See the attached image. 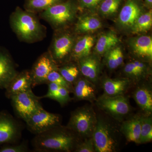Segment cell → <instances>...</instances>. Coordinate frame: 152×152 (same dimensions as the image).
Returning <instances> with one entry per match:
<instances>
[{
    "mask_svg": "<svg viewBox=\"0 0 152 152\" xmlns=\"http://www.w3.org/2000/svg\"><path fill=\"white\" fill-rule=\"evenodd\" d=\"M58 71L65 80L72 86L80 77V73L77 64L69 61L58 66Z\"/></svg>",
    "mask_w": 152,
    "mask_h": 152,
    "instance_id": "25",
    "label": "cell"
},
{
    "mask_svg": "<svg viewBox=\"0 0 152 152\" xmlns=\"http://www.w3.org/2000/svg\"><path fill=\"white\" fill-rule=\"evenodd\" d=\"M152 140V119L151 115L141 116L140 143L145 144L151 141Z\"/></svg>",
    "mask_w": 152,
    "mask_h": 152,
    "instance_id": "29",
    "label": "cell"
},
{
    "mask_svg": "<svg viewBox=\"0 0 152 152\" xmlns=\"http://www.w3.org/2000/svg\"><path fill=\"white\" fill-rule=\"evenodd\" d=\"M142 14V9L136 0H127L123 6L118 18V23L124 29H131Z\"/></svg>",
    "mask_w": 152,
    "mask_h": 152,
    "instance_id": "12",
    "label": "cell"
},
{
    "mask_svg": "<svg viewBox=\"0 0 152 152\" xmlns=\"http://www.w3.org/2000/svg\"><path fill=\"white\" fill-rule=\"evenodd\" d=\"M74 99L77 101L93 102L96 100L94 84L84 77H79L73 85Z\"/></svg>",
    "mask_w": 152,
    "mask_h": 152,
    "instance_id": "16",
    "label": "cell"
},
{
    "mask_svg": "<svg viewBox=\"0 0 152 152\" xmlns=\"http://www.w3.org/2000/svg\"><path fill=\"white\" fill-rule=\"evenodd\" d=\"M11 27L20 40L27 43L42 40L46 35V28L36 14L17 7L10 17Z\"/></svg>",
    "mask_w": 152,
    "mask_h": 152,
    "instance_id": "2",
    "label": "cell"
},
{
    "mask_svg": "<svg viewBox=\"0 0 152 152\" xmlns=\"http://www.w3.org/2000/svg\"><path fill=\"white\" fill-rule=\"evenodd\" d=\"M102 26V23L97 17L93 15H84L79 17L75 25V30L80 34L91 32Z\"/></svg>",
    "mask_w": 152,
    "mask_h": 152,
    "instance_id": "23",
    "label": "cell"
},
{
    "mask_svg": "<svg viewBox=\"0 0 152 152\" xmlns=\"http://www.w3.org/2000/svg\"><path fill=\"white\" fill-rule=\"evenodd\" d=\"M20 125L10 114L0 113V145L15 143L21 137Z\"/></svg>",
    "mask_w": 152,
    "mask_h": 152,
    "instance_id": "11",
    "label": "cell"
},
{
    "mask_svg": "<svg viewBox=\"0 0 152 152\" xmlns=\"http://www.w3.org/2000/svg\"><path fill=\"white\" fill-rule=\"evenodd\" d=\"M133 97L138 105L144 112V115H151L152 92L151 87L146 85L139 86L134 92Z\"/></svg>",
    "mask_w": 152,
    "mask_h": 152,
    "instance_id": "20",
    "label": "cell"
},
{
    "mask_svg": "<svg viewBox=\"0 0 152 152\" xmlns=\"http://www.w3.org/2000/svg\"><path fill=\"white\" fill-rule=\"evenodd\" d=\"M97 122V115L89 105L78 108L71 113L67 127L81 140L92 137Z\"/></svg>",
    "mask_w": 152,
    "mask_h": 152,
    "instance_id": "4",
    "label": "cell"
},
{
    "mask_svg": "<svg viewBox=\"0 0 152 152\" xmlns=\"http://www.w3.org/2000/svg\"><path fill=\"white\" fill-rule=\"evenodd\" d=\"M141 116L137 115L123 122L120 131L129 142L140 143Z\"/></svg>",
    "mask_w": 152,
    "mask_h": 152,
    "instance_id": "18",
    "label": "cell"
},
{
    "mask_svg": "<svg viewBox=\"0 0 152 152\" xmlns=\"http://www.w3.org/2000/svg\"><path fill=\"white\" fill-rule=\"evenodd\" d=\"M152 25V12L151 10L139 17L131 28V31L133 34L146 32L151 28Z\"/></svg>",
    "mask_w": 152,
    "mask_h": 152,
    "instance_id": "27",
    "label": "cell"
},
{
    "mask_svg": "<svg viewBox=\"0 0 152 152\" xmlns=\"http://www.w3.org/2000/svg\"><path fill=\"white\" fill-rule=\"evenodd\" d=\"M74 152H95L94 144L92 137L82 139L76 146Z\"/></svg>",
    "mask_w": 152,
    "mask_h": 152,
    "instance_id": "33",
    "label": "cell"
},
{
    "mask_svg": "<svg viewBox=\"0 0 152 152\" xmlns=\"http://www.w3.org/2000/svg\"><path fill=\"white\" fill-rule=\"evenodd\" d=\"M102 0H77L79 7L82 8L94 9L99 5Z\"/></svg>",
    "mask_w": 152,
    "mask_h": 152,
    "instance_id": "35",
    "label": "cell"
},
{
    "mask_svg": "<svg viewBox=\"0 0 152 152\" xmlns=\"http://www.w3.org/2000/svg\"><path fill=\"white\" fill-rule=\"evenodd\" d=\"M64 0H26L25 10L37 13L41 12Z\"/></svg>",
    "mask_w": 152,
    "mask_h": 152,
    "instance_id": "26",
    "label": "cell"
},
{
    "mask_svg": "<svg viewBox=\"0 0 152 152\" xmlns=\"http://www.w3.org/2000/svg\"><path fill=\"white\" fill-rule=\"evenodd\" d=\"M49 83H53L60 86L64 87L67 89L70 93H72L73 86L65 80L58 70H54L49 74L47 77V84Z\"/></svg>",
    "mask_w": 152,
    "mask_h": 152,
    "instance_id": "31",
    "label": "cell"
},
{
    "mask_svg": "<svg viewBox=\"0 0 152 152\" xmlns=\"http://www.w3.org/2000/svg\"><path fill=\"white\" fill-rule=\"evenodd\" d=\"M133 53L140 58L151 61L152 58V39L150 36L134 38L130 42Z\"/></svg>",
    "mask_w": 152,
    "mask_h": 152,
    "instance_id": "17",
    "label": "cell"
},
{
    "mask_svg": "<svg viewBox=\"0 0 152 152\" xmlns=\"http://www.w3.org/2000/svg\"><path fill=\"white\" fill-rule=\"evenodd\" d=\"M78 7L74 0H64L41 12L40 16L55 31L64 30L75 21Z\"/></svg>",
    "mask_w": 152,
    "mask_h": 152,
    "instance_id": "3",
    "label": "cell"
},
{
    "mask_svg": "<svg viewBox=\"0 0 152 152\" xmlns=\"http://www.w3.org/2000/svg\"><path fill=\"white\" fill-rule=\"evenodd\" d=\"M109 122L97 116V122L92 136L96 152L117 151L119 146L118 133Z\"/></svg>",
    "mask_w": 152,
    "mask_h": 152,
    "instance_id": "5",
    "label": "cell"
},
{
    "mask_svg": "<svg viewBox=\"0 0 152 152\" xmlns=\"http://www.w3.org/2000/svg\"><path fill=\"white\" fill-rule=\"evenodd\" d=\"M61 121L62 117L59 114L50 113L42 108L25 122L28 129L37 135L61 125Z\"/></svg>",
    "mask_w": 152,
    "mask_h": 152,
    "instance_id": "9",
    "label": "cell"
},
{
    "mask_svg": "<svg viewBox=\"0 0 152 152\" xmlns=\"http://www.w3.org/2000/svg\"><path fill=\"white\" fill-rule=\"evenodd\" d=\"M105 55L106 64L110 69H115L122 64L124 54L121 47L116 46L107 52Z\"/></svg>",
    "mask_w": 152,
    "mask_h": 152,
    "instance_id": "28",
    "label": "cell"
},
{
    "mask_svg": "<svg viewBox=\"0 0 152 152\" xmlns=\"http://www.w3.org/2000/svg\"><path fill=\"white\" fill-rule=\"evenodd\" d=\"M70 93V92L67 89L64 87L60 86L58 89L57 90L49 99L57 101L61 106H64L72 100Z\"/></svg>",
    "mask_w": 152,
    "mask_h": 152,
    "instance_id": "32",
    "label": "cell"
},
{
    "mask_svg": "<svg viewBox=\"0 0 152 152\" xmlns=\"http://www.w3.org/2000/svg\"><path fill=\"white\" fill-rule=\"evenodd\" d=\"M122 0H102L99 5V12L103 15L109 16L116 12Z\"/></svg>",
    "mask_w": 152,
    "mask_h": 152,
    "instance_id": "30",
    "label": "cell"
},
{
    "mask_svg": "<svg viewBox=\"0 0 152 152\" xmlns=\"http://www.w3.org/2000/svg\"><path fill=\"white\" fill-rule=\"evenodd\" d=\"M10 99L15 113L25 122L43 108L40 99L34 94L32 89L14 95Z\"/></svg>",
    "mask_w": 152,
    "mask_h": 152,
    "instance_id": "7",
    "label": "cell"
},
{
    "mask_svg": "<svg viewBox=\"0 0 152 152\" xmlns=\"http://www.w3.org/2000/svg\"><path fill=\"white\" fill-rule=\"evenodd\" d=\"M58 66L55 62L48 51L44 53L38 58L31 71L32 87L47 84L49 74L58 70Z\"/></svg>",
    "mask_w": 152,
    "mask_h": 152,
    "instance_id": "10",
    "label": "cell"
},
{
    "mask_svg": "<svg viewBox=\"0 0 152 152\" xmlns=\"http://www.w3.org/2000/svg\"><path fill=\"white\" fill-rule=\"evenodd\" d=\"M116 34L113 31H109L101 35L95 47V50L99 55H105L110 50L115 47L119 42Z\"/></svg>",
    "mask_w": 152,
    "mask_h": 152,
    "instance_id": "24",
    "label": "cell"
},
{
    "mask_svg": "<svg viewBox=\"0 0 152 152\" xmlns=\"http://www.w3.org/2000/svg\"><path fill=\"white\" fill-rule=\"evenodd\" d=\"M77 62L80 72L83 77L94 84L97 83L100 70V63L97 57L90 55Z\"/></svg>",
    "mask_w": 152,
    "mask_h": 152,
    "instance_id": "13",
    "label": "cell"
},
{
    "mask_svg": "<svg viewBox=\"0 0 152 152\" xmlns=\"http://www.w3.org/2000/svg\"><path fill=\"white\" fill-rule=\"evenodd\" d=\"M145 4L148 7L151 8L152 6V0H144Z\"/></svg>",
    "mask_w": 152,
    "mask_h": 152,
    "instance_id": "36",
    "label": "cell"
},
{
    "mask_svg": "<svg viewBox=\"0 0 152 152\" xmlns=\"http://www.w3.org/2000/svg\"><path fill=\"white\" fill-rule=\"evenodd\" d=\"M96 101L99 108L117 120H122L131 110L129 100L124 95L112 96L104 94Z\"/></svg>",
    "mask_w": 152,
    "mask_h": 152,
    "instance_id": "8",
    "label": "cell"
},
{
    "mask_svg": "<svg viewBox=\"0 0 152 152\" xmlns=\"http://www.w3.org/2000/svg\"><path fill=\"white\" fill-rule=\"evenodd\" d=\"M94 37L85 35L75 41L70 61L77 62L80 59L89 56L95 44Z\"/></svg>",
    "mask_w": 152,
    "mask_h": 152,
    "instance_id": "21",
    "label": "cell"
},
{
    "mask_svg": "<svg viewBox=\"0 0 152 152\" xmlns=\"http://www.w3.org/2000/svg\"><path fill=\"white\" fill-rule=\"evenodd\" d=\"M64 30L56 31L48 52L58 66L70 61L75 39L73 35Z\"/></svg>",
    "mask_w": 152,
    "mask_h": 152,
    "instance_id": "6",
    "label": "cell"
},
{
    "mask_svg": "<svg viewBox=\"0 0 152 152\" xmlns=\"http://www.w3.org/2000/svg\"><path fill=\"white\" fill-rule=\"evenodd\" d=\"M31 77L30 70H23L18 73L6 88L7 97L10 99L14 95L32 89Z\"/></svg>",
    "mask_w": 152,
    "mask_h": 152,
    "instance_id": "14",
    "label": "cell"
},
{
    "mask_svg": "<svg viewBox=\"0 0 152 152\" xmlns=\"http://www.w3.org/2000/svg\"><path fill=\"white\" fill-rule=\"evenodd\" d=\"M18 73L11 56L0 50V88L5 89Z\"/></svg>",
    "mask_w": 152,
    "mask_h": 152,
    "instance_id": "15",
    "label": "cell"
},
{
    "mask_svg": "<svg viewBox=\"0 0 152 152\" xmlns=\"http://www.w3.org/2000/svg\"><path fill=\"white\" fill-rule=\"evenodd\" d=\"M131 81L127 78L111 79L106 78L102 83L104 94L109 96L124 95L130 86Z\"/></svg>",
    "mask_w": 152,
    "mask_h": 152,
    "instance_id": "19",
    "label": "cell"
},
{
    "mask_svg": "<svg viewBox=\"0 0 152 152\" xmlns=\"http://www.w3.org/2000/svg\"><path fill=\"white\" fill-rule=\"evenodd\" d=\"M149 69L146 62L140 60H134L126 64L124 72L131 81L139 82L146 77L148 75Z\"/></svg>",
    "mask_w": 152,
    "mask_h": 152,
    "instance_id": "22",
    "label": "cell"
},
{
    "mask_svg": "<svg viewBox=\"0 0 152 152\" xmlns=\"http://www.w3.org/2000/svg\"><path fill=\"white\" fill-rule=\"evenodd\" d=\"M29 151L28 144L26 141L20 144L5 146L0 149V152H27Z\"/></svg>",
    "mask_w": 152,
    "mask_h": 152,
    "instance_id": "34",
    "label": "cell"
},
{
    "mask_svg": "<svg viewBox=\"0 0 152 152\" xmlns=\"http://www.w3.org/2000/svg\"><path fill=\"white\" fill-rule=\"evenodd\" d=\"M81 140L66 126L60 125L35 135L31 145L35 151L74 152Z\"/></svg>",
    "mask_w": 152,
    "mask_h": 152,
    "instance_id": "1",
    "label": "cell"
}]
</instances>
